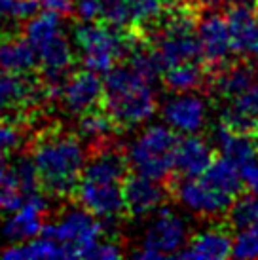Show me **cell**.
<instances>
[{
    "mask_svg": "<svg viewBox=\"0 0 258 260\" xmlns=\"http://www.w3.org/2000/svg\"><path fill=\"white\" fill-rule=\"evenodd\" d=\"M171 194L169 184L156 181L141 173H127L123 181V200H125V215L129 217H146L158 211Z\"/></svg>",
    "mask_w": 258,
    "mask_h": 260,
    "instance_id": "8fae6325",
    "label": "cell"
},
{
    "mask_svg": "<svg viewBox=\"0 0 258 260\" xmlns=\"http://www.w3.org/2000/svg\"><path fill=\"white\" fill-rule=\"evenodd\" d=\"M40 236L59 241L67 251V258H82V254L105 236V224L80 205V209H69L61 218L44 224Z\"/></svg>",
    "mask_w": 258,
    "mask_h": 260,
    "instance_id": "5b68a950",
    "label": "cell"
},
{
    "mask_svg": "<svg viewBox=\"0 0 258 260\" xmlns=\"http://www.w3.org/2000/svg\"><path fill=\"white\" fill-rule=\"evenodd\" d=\"M25 200L27 196L15 179L14 169L8 164L6 156L0 154V211L14 213L25 203Z\"/></svg>",
    "mask_w": 258,
    "mask_h": 260,
    "instance_id": "484cf974",
    "label": "cell"
},
{
    "mask_svg": "<svg viewBox=\"0 0 258 260\" xmlns=\"http://www.w3.org/2000/svg\"><path fill=\"white\" fill-rule=\"evenodd\" d=\"M165 4H175V2H180V0H164Z\"/></svg>",
    "mask_w": 258,
    "mask_h": 260,
    "instance_id": "836d02e7",
    "label": "cell"
},
{
    "mask_svg": "<svg viewBox=\"0 0 258 260\" xmlns=\"http://www.w3.org/2000/svg\"><path fill=\"white\" fill-rule=\"evenodd\" d=\"M40 12H51L64 19L74 14V2L72 0H40Z\"/></svg>",
    "mask_w": 258,
    "mask_h": 260,
    "instance_id": "1f68e13d",
    "label": "cell"
},
{
    "mask_svg": "<svg viewBox=\"0 0 258 260\" xmlns=\"http://www.w3.org/2000/svg\"><path fill=\"white\" fill-rule=\"evenodd\" d=\"M40 12V0H0V25L29 21Z\"/></svg>",
    "mask_w": 258,
    "mask_h": 260,
    "instance_id": "f1b7e54d",
    "label": "cell"
},
{
    "mask_svg": "<svg viewBox=\"0 0 258 260\" xmlns=\"http://www.w3.org/2000/svg\"><path fill=\"white\" fill-rule=\"evenodd\" d=\"M215 148L201 135L190 133L186 137H180L177 150H175V175H173V179L200 177L215 161Z\"/></svg>",
    "mask_w": 258,
    "mask_h": 260,
    "instance_id": "e0dca14e",
    "label": "cell"
},
{
    "mask_svg": "<svg viewBox=\"0 0 258 260\" xmlns=\"http://www.w3.org/2000/svg\"><path fill=\"white\" fill-rule=\"evenodd\" d=\"M179 141V131L169 125H148L125 150L129 167L135 173L169 184L175 175V150Z\"/></svg>",
    "mask_w": 258,
    "mask_h": 260,
    "instance_id": "277c9868",
    "label": "cell"
},
{
    "mask_svg": "<svg viewBox=\"0 0 258 260\" xmlns=\"http://www.w3.org/2000/svg\"><path fill=\"white\" fill-rule=\"evenodd\" d=\"M29 156L35 161L44 194L61 200L74 198L87 159L80 135L53 123L33 139Z\"/></svg>",
    "mask_w": 258,
    "mask_h": 260,
    "instance_id": "6da1fadb",
    "label": "cell"
},
{
    "mask_svg": "<svg viewBox=\"0 0 258 260\" xmlns=\"http://www.w3.org/2000/svg\"><path fill=\"white\" fill-rule=\"evenodd\" d=\"M201 179H205V181L211 184V186H215L216 190H220L224 194L232 196L234 200H236L237 196L243 192V179H241V173H239V169L237 166L232 161V159L224 158V156H216L215 161L211 164V166L205 169V173L200 175Z\"/></svg>",
    "mask_w": 258,
    "mask_h": 260,
    "instance_id": "cb8c5ba5",
    "label": "cell"
},
{
    "mask_svg": "<svg viewBox=\"0 0 258 260\" xmlns=\"http://www.w3.org/2000/svg\"><path fill=\"white\" fill-rule=\"evenodd\" d=\"M171 196H175L188 211L200 217H220L226 215L234 198L211 186L205 179H171L169 181Z\"/></svg>",
    "mask_w": 258,
    "mask_h": 260,
    "instance_id": "52a82bcc",
    "label": "cell"
},
{
    "mask_svg": "<svg viewBox=\"0 0 258 260\" xmlns=\"http://www.w3.org/2000/svg\"><path fill=\"white\" fill-rule=\"evenodd\" d=\"M236 258H258V222L239 230L234 238V254Z\"/></svg>",
    "mask_w": 258,
    "mask_h": 260,
    "instance_id": "f546056e",
    "label": "cell"
},
{
    "mask_svg": "<svg viewBox=\"0 0 258 260\" xmlns=\"http://www.w3.org/2000/svg\"><path fill=\"white\" fill-rule=\"evenodd\" d=\"M209 76L211 73L203 61H186V63L167 67L162 74V82L167 91L188 93V91L207 89Z\"/></svg>",
    "mask_w": 258,
    "mask_h": 260,
    "instance_id": "ffe728a7",
    "label": "cell"
},
{
    "mask_svg": "<svg viewBox=\"0 0 258 260\" xmlns=\"http://www.w3.org/2000/svg\"><path fill=\"white\" fill-rule=\"evenodd\" d=\"M61 103L71 114L82 116L105 103V80L99 73L82 69L71 73L61 91Z\"/></svg>",
    "mask_w": 258,
    "mask_h": 260,
    "instance_id": "9c48e42d",
    "label": "cell"
},
{
    "mask_svg": "<svg viewBox=\"0 0 258 260\" xmlns=\"http://www.w3.org/2000/svg\"><path fill=\"white\" fill-rule=\"evenodd\" d=\"M0 258L6 260H55L67 258L64 247L51 238L38 236V238L19 241L0 251Z\"/></svg>",
    "mask_w": 258,
    "mask_h": 260,
    "instance_id": "44dd1931",
    "label": "cell"
},
{
    "mask_svg": "<svg viewBox=\"0 0 258 260\" xmlns=\"http://www.w3.org/2000/svg\"><path fill=\"white\" fill-rule=\"evenodd\" d=\"M254 10L258 12V0H254Z\"/></svg>",
    "mask_w": 258,
    "mask_h": 260,
    "instance_id": "e575fe53",
    "label": "cell"
},
{
    "mask_svg": "<svg viewBox=\"0 0 258 260\" xmlns=\"http://www.w3.org/2000/svg\"><path fill=\"white\" fill-rule=\"evenodd\" d=\"M143 40L135 29H118L105 23L80 21L74 27V42L82 65L99 74L123 63Z\"/></svg>",
    "mask_w": 258,
    "mask_h": 260,
    "instance_id": "3957f363",
    "label": "cell"
},
{
    "mask_svg": "<svg viewBox=\"0 0 258 260\" xmlns=\"http://www.w3.org/2000/svg\"><path fill=\"white\" fill-rule=\"evenodd\" d=\"M38 69V57L29 40L10 25H0V71L30 74Z\"/></svg>",
    "mask_w": 258,
    "mask_h": 260,
    "instance_id": "ac0fdd59",
    "label": "cell"
},
{
    "mask_svg": "<svg viewBox=\"0 0 258 260\" xmlns=\"http://www.w3.org/2000/svg\"><path fill=\"white\" fill-rule=\"evenodd\" d=\"M258 222V194L241 192L226 213V224L232 230H243Z\"/></svg>",
    "mask_w": 258,
    "mask_h": 260,
    "instance_id": "4316f807",
    "label": "cell"
},
{
    "mask_svg": "<svg viewBox=\"0 0 258 260\" xmlns=\"http://www.w3.org/2000/svg\"><path fill=\"white\" fill-rule=\"evenodd\" d=\"M118 131H120L118 123L105 107H97L80 116L78 135L82 137V141H87V148L99 145L103 141H108Z\"/></svg>",
    "mask_w": 258,
    "mask_h": 260,
    "instance_id": "7402d4cb",
    "label": "cell"
},
{
    "mask_svg": "<svg viewBox=\"0 0 258 260\" xmlns=\"http://www.w3.org/2000/svg\"><path fill=\"white\" fill-rule=\"evenodd\" d=\"M46 213H48V202L44 198V192L29 196L21 207L14 211L12 217L6 220L4 228H2V234L12 243L38 238L42 234L44 224H46V220H44Z\"/></svg>",
    "mask_w": 258,
    "mask_h": 260,
    "instance_id": "5bb4252c",
    "label": "cell"
},
{
    "mask_svg": "<svg viewBox=\"0 0 258 260\" xmlns=\"http://www.w3.org/2000/svg\"><path fill=\"white\" fill-rule=\"evenodd\" d=\"M251 137H252V143H254V148H256V152H258V129L252 133Z\"/></svg>",
    "mask_w": 258,
    "mask_h": 260,
    "instance_id": "d6a6232c",
    "label": "cell"
},
{
    "mask_svg": "<svg viewBox=\"0 0 258 260\" xmlns=\"http://www.w3.org/2000/svg\"><path fill=\"white\" fill-rule=\"evenodd\" d=\"M29 118L23 116H0V154L12 156L25 143V123Z\"/></svg>",
    "mask_w": 258,
    "mask_h": 260,
    "instance_id": "83f0119b",
    "label": "cell"
},
{
    "mask_svg": "<svg viewBox=\"0 0 258 260\" xmlns=\"http://www.w3.org/2000/svg\"><path fill=\"white\" fill-rule=\"evenodd\" d=\"M226 21L230 27L232 48L239 57H258V12L251 4H228Z\"/></svg>",
    "mask_w": 258,
    "mask_h": 260,
    "instance_id": "4fadbf2b",
    "label": "cell"
},
{
    "mask_svg": "<svg viewBox=\"0 0 258 260\" xmlns=\"http://www.w3.org/2000/svg\"><path fill=\"white\" fill-rule=\"evenodd\" d=\"M74 200L91 215L103 220H118L125 215L123 182L80 181Z\"/></svg>",
    "mask_w": 258,
    "mask_h": 260,
    "instance_id": "30bf717a",
    "label": "cell"
},
{
    "mask_svg": "<svg viewBox=\"0 0 258 260\" xmlns=\"http://www.w3.org/2000/svg\"><path fill=\"white\" fill-rule=\"evenodd\" d=\"M123 254L122 247L118 241L110 239L108 236H103L95 241L93 245L82 254V258H91V260H114L120 258Z\"/></svg>",
    "mask_w": 258,
    "mask_h": 260,
    "instance_id": "4dcf8cb0",
    "label": "cell"
},
{
    "mask_svg": "<svg viewBox=\"0 0 258 260\" xmlns=\"http://www.w3.org/2000/svg\"><path fill=\"white\" fill-rule=\"evenodd\" d=\"M165 123L179 133H200L207 122V103L196 91L177 93L162 109Z\"/></svg>",
    "mask_w": 258,
    "mask_h": 260,
    "instance_id": "7c38bea8",
    "label": "cell"
},
{
    "mask_svg": "<svg viewBox=\"0 0 258 260\" xmlns=\"http://www.w3.org/2000/svg\"><path fill=\"white\" fill-rule=\"evenodd\" d=\"M188 239L190 236L186 222L171 209L159 207L144 232L141 249L133 253V258L158 260L165 256H177L186 247Z\"/></svg>",
    "mask_w": 258,
    "mask_h": 260,
    "instance_id": "8992f818",
    "label": "cell"
},
{
    "mask_svg": "<svg viewBox=\"0 0 258 260\" xmlns=\"http://www.w3.org/2000/svg\"><path fill=\"white\" fill-rule=\"evenodd\" d=\"M254 67L251 65L249 59H237V61H230L224 67H220L218 71L211 73L207 84V91L213 93L216 101L226 103L230 99H234L236 95L245 91L247 87H251L254 82Z\"/></svg>",
    "mask_w": 258,
    "mask_h": 260,
    "instance_id": "2e32d148",
    "label": "cell"
},
{
    "mask_svg": "<svg viewBox=\"0 0 258 260\" xmlns=\"http://www.w3.org/2000/svg\"><path fill=\"white\" fill-rule=\"evenodd\" d=\"M198 38L201 46V61L205 63L209 73H215L220 67L232 61L234 48L226 15L218 12L203 14L198 25Z\"/></svg>",
    "mask_w": 258,
    "mask_h": 260,
    "instance_id": "ba28073f",
    "label": "cell"
},
{
    "mask_svg": "<svg viewBox=\"0 0 258 260\" xmlns=\"http://www.w3.org/2000/svg\"><path fill=\"white\" fill-rule=\"evenodd\" d=\"M215 143L224 158L232 159L236 166H241L245 161L256 158L258 154L251 135L236 133L222 123H218V127L215 129Z\"/></svg>",
    "mask_w": 258,
    "mask_h": 260,
    "instance_id": "603a6c76",
    "label": "cell"
},
{
    "mask_svg": "<svg viewBox=\"0 0 258 260\" xmlns=\"http://www.w3.org/2000/svg\"><path fill=\"white\" fill-rule=\"evenodd\" d=\"M220 123L243 135H252L258 129V84L222 103Z\"/></svg>",
    "mask_w": 258,
    "mask_h": 260,
    "instance_id": "d6986e66",
    "label": "cell"
},
{
    "mask_svg": "<svg viewBox=\"0 0 258 260\" xmlns=\"http://www.w3.org/2000/svg\"><path fill=\"white\" fill-rule=\"evenodd\" d=\"M63 17L51 12H42V14L30 17L27 25L23 27V37L29 40V44L35 48V51L46 48L51 40H55L59 35H63Z\"/></svg>",
    "mask_w": 258,
    "mask_h": 260,
    "instance_id": "d4e9b609",
    "label": "cell"
},
{
    "mask_svg": "<svg viewBox=\"0 0 258 260\" xmlns=\"http://www.w3.org/2000/svg\"><path fill=\"white\" fill-rule=\"evenodd\" d=\"M105 103L120 131L133 129L148 122L158 110L154 84L137 74L127 63H120L105 73Z\"/></svg>",
    "mask_w": 258,
    "mask_h": 260,
    "instance_id": "7a4b0ae2",
    "label": "cell"
},
{
    "mask_svg": "<svg viewBox=\"0 0 258 260\" xmlns=\"http://www.w3.org/2000/svg\"><path fill=\"white\" fill-rule=\"evenodd\" d=\"M228 224H216L188 239L186 247L177 258L192 260H224L234 254V236Z\"/></svg>",
    "mask_w": 258,
    "mask_h": 260,
    "instance_id": "9a60e30c",
    "label": "cell"
}]
</instances>
